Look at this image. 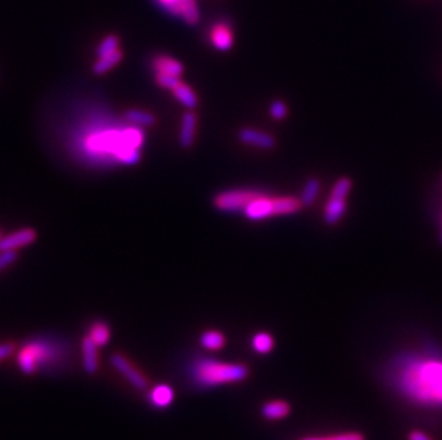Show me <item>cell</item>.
Returning a JSON list of instances; mask_svg holds the SVG:
<instances>
[{
	"instance_id": "1",
	"label": "cell",
	"mask_w": 442,
	"mask_h": 440,
	"mask_svg": "<svg viewBox=\"0 0 442 440\" xmlns=\"http://www.w3.org/2000/svg\"><path fill=\"white\" fill-rule=\"evenodd\" d=\"M392 379L397 389L421 406H442V356L411 355L399 360Z\"/></svg>"
},
{
	"instance_id": "2",
	"label": "cell",
	"mask_w": 442,
	"mask_h": 440,
	"mask_svg": "<svg viewBox=\"0 0 442 440\" xmlns=\"http://www.w3.org/2000/svg\"><path fill=\"white\" fill-rule=\"evenodd\" d=\"M189 375L199 388H215L220 384L242 382L248 377L249 371L245 364L199 358L189 366Z\"/></svg>"
},
{
	"instance_id": "3",
	"label": "cell",
	"mask_w": 442,
	"mask_h": 440,
	"mask_svg": "<svg viewBox=\"0 0 442 440\" xmlns=\"http://www.w3.org/2000/svg\"><path fill=\"white\" fill-rule=\"evenodd\" d=\"M63 352L61 346L48 340H32L17 353V364L23 373L33 375L56 363Z\"/></svg>"
},
{
	"instance_id": "4",
	"label": "cell",
	"mask_w": 442,
	"mask_h": 440,
	"mask_svg": "<svg viewBox=\"0 0 442 440\" xmlns=\"http://www.w3.org/2000/svg\"><path fill=\"white\" fill-rule=\"evenodd\" d=\"M301 199L285 196V197H268L265 195L255 199L245 208L244 213L251 220H262L276 214H292L301 210Z\"/></svg>"
},
{
	"instance_id": "5",
	"label": "cell",
	"mask_w": 442,
	"mask_h": 440,
	"mask_svg": "<svg viewBox=\"0 0 442 440\" xmlns=\"http://www.w3.org/2000/svg\"><path fill=\"white\" fill-rule=\"evenodd\" d=\"M352 189V182L348 177L339 179L335 185L330 196L326 201L325 212H324V220L326 225H335L338 223L341 217L346 212V196Z\"/></svg>"
},
{
	"instance_id": "6",
	"label": "cell",
	"mask_w": 442,
	"mask_h": 440,
	"mask_svg": "<svg viewBox=\"0 0 442 440\" xmlns=\"http://www.w3.org/2000/svg\"><path fill=\"white\" fill-rule=\"evenodd\" d=\"M262 196V193L255 192V190H227L219 193L213 204L219 210L224 212H235V210H245V208L253 201Z\"/></svg>"
},
{
	"instance_id": "7",
	"label": "cell",
	"mask_w": 442,
	"mask_h": 440,
	"mask_svg": "<svg viewBox=\"0 0 442 440\" xmlns=\"http://www.w3.org/2000/svg\"><path fill=\"white\" fill-rule=\"evenodd\" d=\"M158 3L165 10L180 17L191 26L198 25L200 21V12L196 0H158Z\"/></svg>"
},
{
	"instance_id": "8",
	"label": "cell",
	"mask_w": 442,
	"mask_h": 440,
	"mask_svg": "<svg viewBox=\"0 0 442 440\" xmlns=\"http://www.w3.org/2000/svg\"><path fill=\"white\" fill-rule=\"evenodd\" d=\"M110 363L114 364V368L119 373H122L126 377V380L131 383L134 388H136L139 390H145L147 388L146 377L125 356L114 355L112 358H110Z\"/></svg>"
},
{
	"instance_id": "9",
	"label": "cell",
	"mask_w": 442,
	"mask_h": 440,
	"mask_svg": "<svg viewBox=\"0 0 442 440\" xmlns=\"http://www.w3.org/2000/svg\"><path fill=\"white\" fill-rule=\"evenodd\" d=\"M36 230L32 228H25L10 233L0 239V250H17L19 248L28 246L36 241Z\"/></svg>"
},
{
	"instance_id": "10",
	"label": "cell",
	"mask_w": 442,
	"mask_h": 440,
	"mask_svg": "<svg viewBox=\"0 0 442 440\" xmlns=\"http://www.w3.org/2000/svg\"><path fill=\"white\" fill-rule=\"evenodd\" d=\"M239 140L245 144H252L256 146V148H261V149H272L275 148V138L265 133V132H260V131H255V129H242L239 132Z\"/></svg>"
},
{
	"instance_id": "11",
	"label": "cell",
	"mask_w": 442,
	"mask_h": 440,
	"mask_svg": "<svg viewBox=\"0 0 442 440\" xmlns=\"http://www.w3.org/2000/svg\"><path fill=\"white\" fill-rule=\"evenodd\" d=\"M211 42L219 50H229L233 45V33L229 25L216 23L211 30Z\"/></svg>"
},
{
	"instance_id": "12",
	"label": "cell",
	"mask_w": 442,
	"mask_h": 440,
	"mask_svg": "<svg viewBox=\"0 0 442 440\" xmlns=\"http://www.w3.org/2000/svg\"><path fill=\"white\" fill-rule=\"evenodd\" d=\"M155 73H165V75H172L180 78L183 73V65L176 59L167 56V54H159L152 62Z\"/></svg>"
},
{
	"instance_id": "13",
	"label": "cell",
	"mask_w": 442,
	"mask_h": 440,
	"mask_svg": "<svg viewBox=\"0 0 442 440\" xmlns=\"http://www.w3.org/2000/svg\"><path fill=\"white\" fill-rule=\"evenodd\" d=\"M96 343L90 339L87 335L82 340V355H83V366L87 373H95L99 368V359H98V349Z\"/></svg>"
},
{
	"instance_id": "14",
	"label": "cell",
	"mask_w": 442,
	"mask_h": 440,
	"mask_svg": "<svg viewBox=\"0 0 442 440\" xmlns=\"http://www.w3.org/2000/svg\"><path fill=\"white\" fill-rule=\"evenodd\" d=\"M196 122L198 118L193 112H188L182 118V126H180V144L183 148H191L195 142V133H196Z\"/></svg>"
},
{
	"instance_id": "15",
	"label": "cell",
	"mask_w": 442,
	"mask_h": 440,
	"mask_svg": "<svg viewBox=\"0 0 442 440\" xmlns=\"http://www.w3.org/2000/svg\"><path fill=\"white\" fill-rule=\"evenodd\" d=\"M149 400L156 408H167L173 402V389L168 384H159L152 389Z\"/></svg>"
},
{
	"instance_id": "16",
	"label": "cell",
	"mask_w": 442,
	"mask_h": 440,
	"mask_svg": "<svg viewBox=\"0 0 442 440\" xmlns=\"http://www.w3.org/2000/svg\"><path fill=\"white\" fill-rule=\"evenodd\" d=\"M122 58H123V52L120 49H116L115 52L106 54V56L98 58L96 63L94 65V73L95 75H103V73L115 67L122 60Z\"/></svg>"
},
{
	"instance_id": "17",
	"label": "cell",
	"mask_w": 442,
	"mask_h": 440,
	"mask_svg": "<svg viewBox=\"0 0 442 440\" xmlns=\"http://www.w3.org/2000/svg\"><path fill=\"white\" fill-rule=\"evenodd\" d=\"M288 413H289V405L286 402H282V400L269 402V403H266V405H264V408H262L264 417H266L269 420L282 419V417L288 416Z\"/></svg>"
},
{
	"instance_id": "18",
	"label": "cell",
	"mask_w": 442,
	"mask_h": 440,
	"mask_svg": "<svg viewBox=\"0 0 442 440\" xmlns=\"http://www.w3.org/2000/svg\"><path fill=\"white\" fill-rule=\"evenodd\" d=\"M173 95L176 96V99L182 103L185 104L189 109H193L198 106V96L195 91L187 85V83H179L175 89H173Z\"/></svg>"
},
{
	"instance_id": "19",
	"label": "cell",
	"mask_w": 442,
	"mask_h": 440,
	"mask_svg": "<svg viewBox=\"0 0 442 440\" xmlns=\"http://www.w3.org/2000/svg\"><path fill=\"white\" fill-rule=\"evenodd\" d=\"M200 344L208 351H219L225 344V336L218 330H208L200 336Z\"/></svg>"
},
{
	"instance_id": "20",
	"label": "cell",
	"mask_w": 442,
	"mask_h": 440,
	"mask_svg": "<svg viewBox=\"0 0 442 440\" xmlns=\"http://www.w3.org/2000/svg\"><path fill=\"white\" fill-rule=\"evenodd\" d=\"M125 118L138 126H152L156 122L155 115L149 113V112H145V110H139V109H131L127 110L125 113Z\"/></svg>"
},
{
	"instance_id": "21",
	"label": "cell",
	"mask_w": 442,
	"mask_h": 440,
	"mask_svg": "<svg viewBox=\"0 0 442 440\" xmlns=\"http://www.w3.org/2000/svg\"><path fill=\"white\" fill-rule=\"evenodd\" d=\"M319 188H321V183L315 177L309 179L305 183V186H304L302 193H301V201H302L304 206H311L312 204H314L318 193H319Z\"/></svg>"
},
{
	"instance_id": "22",
	"label": "cell",
	"mask_w": 442,
	"mask_h": 440,
	"mask_svg": "<svg viewBox=\"0 0 442 440\" xmlns=\"http://www.w3.org/2000/svg\"><path fill=\"white\" fill-rule=\"evenodd\" d=\"M89 336L96 343V346H105L110 339V329L103 322L94 323L89 330Z\"/></svg>"
},
{
	"instance_id": "23",
	"label": "cell",
	"mask_w": 442,
	"mask_h": 440,
	"mask_svg": "<svg viewBox=\"0 0 442 440\" xmlns=\"http://www.w3.org/2000/svg\"><path fill=\"white\" fill-rule=\"evenodd\" d=\"M252 346H253V349L257 352V353H269L272 351V347H273V339L269 333L266 332H261V333H257L253 336L252 339Z\"/></svg>"
},
{
	"instance_id": "24",
	"label": "cell",
	"mask_w": 442,
	"mask_h": 440,
	"mask_svg": "<svg viewBox=\"0 0 442 440\" xmlns=\"http://www.w3.org/2000/svg\"><path fill=\"white\" fill-rule=\"evenodd\" d=\"M116 49H119V38L116 34H109L106 38L102 41V43L98 46V58L106 56V54L115 52Z\"/></svg>"
},
{
	"instance_id": "25",
	"label": "cell",
	"mask_w": 442,
	"mask_h": 440,
	"mask_svg": "<svg viewBox=\"0 0 442 440\" xmlns=\"http://www.w3.org/2000/svg\"><path fill=\"white\" fill-rule=\"evenodd\" d=\"M155 82L165 89H175L180 83V78L172 76V75H165V73H156Z\"/></svg>"
},
{
	"instance_id": "26",
	"label": "cell",
	"mask_w": 442,
	"mask_h": 440,
	"mask_svg": "<svg viewBox=\"0 0 442 440\" xmlns=\"http://www.w3.org/2000/svg\"><path fill=\"white\" fill-rule=\"evenodd\" d=\"M17 261L16 250H0V272Z\"/></svg>"
},
{
	"instance_id": "27",
	"label": "cell",
	"mask_w": 442,
	"mask_h": 440,
	"mask_svg": "<svg viewBox=\"0 0 442 440\" xmlns=\"http://www.w3.org/2000/svg\"><path fill=\"white\" fill-rule=\"evenodd\" d=\"M286 113H288V109H286V104L281 100H276L271 104V115L273 119H285L286 118Z\"/></svg>"
},
{
	"instance_id": "28",
	"label": "cell",
	"mask_w": 442,
	"mask_h": 440,
	"mask_svg": "<svg viewBox=\"0 0 442 440\" xmlns=\"http://www.w3.org/2000/svg\"><path fill=\"white\" fill-rule=\"evenodd\" d=\"M14 351V346L12 343H0V360H5L9 358Z\"/></svg>"
},
{
	"instance_id": "29",
	"label": "cell",
	"mask_w": 442,
	"mask_h": 440,
	"mask_svg": "<svg viewBox=\"0 0 442 440\" xmlns=\"http://www.w3.org/2000/svg\"><path fill=\"white\" fill-rule=\"evenodd\" d=\"M337 440H364L362 434L359 433H344V434H337Z\"/></svg>"
},
{
	"instance_id": "30",
	"label": "cell",
	"mask_w": 442,
	"mask_h": 440,
	"mask_svg": "<svg viewBox=\"0 0 442 440\" xmlns=\"http://www.w3.org/2000/svg\"><path fill=\"white\" fill-rule=\"evenodd\" d=\"M408 439H410V440H431L425 433L418 432V430L410 433V437H408Z\"/></svg>"
},
{
	"instance_id": "31",
	"label": "cell",
	"mask_w": 442,
	"mask_h": 440,
	"mask_svg": "<svg viewBox=\"0 0 442 440\" xmlns=\"http://www.w3.org/2000/svg\"><path fill=\"white\" fill-rule=\"evenodd\" d=\"M304 440H337L335 436L333 437H309V439H304Z\"/></svg>"
},
{
	"instance_id": "32",
	"label": "cell",
	"mask_w": 442,
	"mask_h": 440,
	"mask_svg": "<svg viewBox=\"0 0 442 440\" xmlns=\"http://www.w3.org/2000/svg\"><path fill=\"white\" fill-rule=\"evenodd\" d=\"M2 237H3V236H2V230H0V239H2Z\"/></svg>"
}]
</instances>
